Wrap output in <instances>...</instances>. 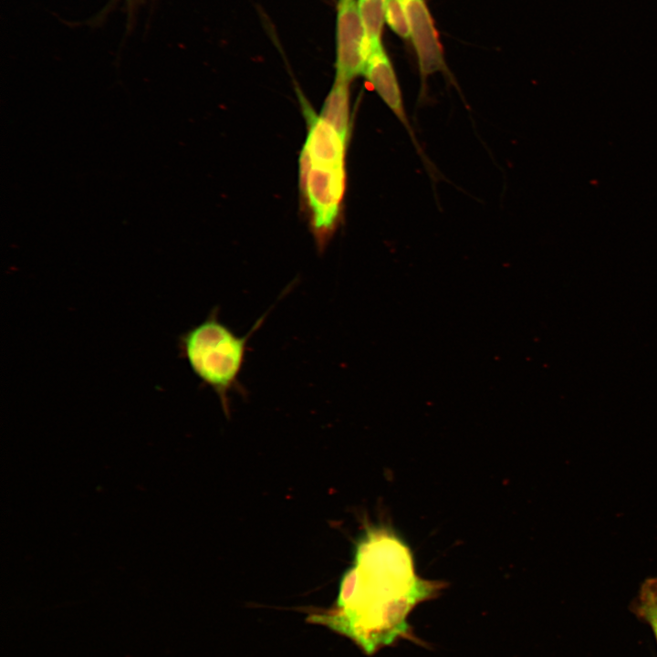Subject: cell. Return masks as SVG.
Segmentation results:
<instances>
[{"label": "cell", "instance_id": "8", "mask_svg": "<svg viewBox=\"0 0 657 657\" xmlns=\"http://www.w3.org/2000/svg\"><path fill=\"white\" fill-rule=\"evenodd\" d=\"M388 0H357L358 9L365 27L370 52L381 47V36Z\"/></svg>", "mask_w": 657, "mask_h": 657}, {"label": "cell", "instance_id": "2", "mask_svg": "<svg viewBox=\"0 0 657 657\" xmlns=\"http://www.w3.org/2000/svg\"><path fill=\"white\" fill-rule=\"evenodd\" d=\"M267 313L256 320L245 336L236 335L219 319L218 308L207 318L184 332L179 339L180 350L197 378L210 387L219 398L222 408L229 415V393L241 391L242 371L247 342L263 324Z\"/></svg>", "mask_w": 657, "mask_h": 657}, {"label": "cell", "instance_id": "9", "mask_svg": "<svg viewBox=\"0 0 657 657\" xmlns=\"http://www.w3.org/2000/svg\"><path fill=\"white\" fill-rule=\"evenodd\" d=\"M642 613L651 624L657 639V579H647L641 588Z\"/></svg>", "mask_w": 657, "mask_h": 657}, {"label": "cell", "instance_id": "4", "mask_svg": "<svg viewBox=\"0 0 657 657\" xmlns=\"http://www.w3.org/2000/svg\"><path fill=\"white\" fill-rule=\"evenodd\" d=\"M370 53L357 0H338L335 80L349 83L363 73Z\"/></svg>", "mask_w": 657, "mask_h": 657}, {"label": "cell", "instance_id": "3", "mask_svg": "<svg viewBox=\"0 0 657 657\" xmlns=\"http://www.w3.org/2000/svg\"><path fill=\"white\" fill-rule=\"evenodd\" d=\"M300 186L310 209V224L317 248L322 253L339 220L345 189L344 163L310 160L300 155Z\"/></svg>", "mask_w": 657, "mask_h": 657}, {"label": "cell", "instance_id": "1", "mask_svg": "<svg viewBox=\"0 0 657 657\" xmlns=\"http://www.w3.org/2000/svg\"><path fill=\"white\" fill-rule=\"evenodd\" d=\"M357 577L349 598L333 613L316 616L352 638L367 653L399 638L415 641L407 617L420 602L438 595L443 582L419 578L413 564L355 560Z\"/></svg>", "mask_w": 657, "mask_h": 657}, {"label": "cell", "instance_id": "7", "mask_svg": "<svg viewBox=\"0 0 657 657\" xmlns=\"http://www.w3.org/2000/svg\"><path fill=\"white\" fill-rule=\"evenodd\" d=\"M349 84L334 81L319 114L346 138H348L349 130Z\"/></svg>", "mask_w": 657, "mask_h": 657}, {"label": "cell", "instance_id": "10", "mask_svg": "<svg viewBox=\"0 0 657 657\" xmlns=\"http://www.w3.org/2000/svg\"><path fill=\"white\" fill-rule=\"evenodd\" d=\"M385 22L399 36L404 39L410 38L407 16L400 0H388Z\"/></svg>", "mask_w": 657, "mask_h": 657}, {"label": "cell", "instance_id": "6", "mask_svg": "<svg viewBox=\"0 0 657 657\" xmlns=\"http://www.w3.org/2000/svg\"><path fill=\"white\" fill-rule=\"evenodd\" d=\"M363 74L384 103L393 111L405 128L411 130L404 112L398 80L382 46L370 53Z\"/></svg>", "mask_w": 657, "mask_h": 657}, {"label": "cell", "instance_id": "5", "mask_svg": "<svg viewBox=\"0 0 657 657\" xmlns=\"http://www.w3.org/2000/svg\"><path fill=\"white\" fill-rule=\"evenodd\" d=\"M400 1L407 16L410 38L417 55L422 82L435 72H446L443 49L425 1Z\"/></svg>", "mask_w": 657, "mask_h": 657}]
</instances>
